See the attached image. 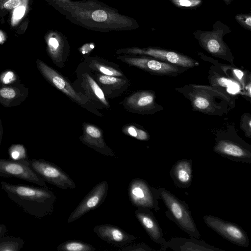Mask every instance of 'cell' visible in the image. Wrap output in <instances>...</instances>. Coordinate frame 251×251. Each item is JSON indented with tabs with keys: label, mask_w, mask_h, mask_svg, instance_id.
<instances>
[{
	"label": "cell",
	"mask_w": 251,
	"mask_h": 251,
	"mask_svg": "<svg viewBox=\"0 0 251 251\" xmlns=\"http://www.w3.org/2000/svg\"><path fill=\"white\" fill-rule=\"evenodd\" d=\"M83 62L94 72L109 76L126 77L118 64L100 57L87 55L84 57Z\"/></svg>",
	"instance_id": "4316f807"
},
{
	"label": "cell",
	"mask_w": 251,
	"mask_h": 251,
	"mask_svg": "<svg viewBox=\"0 0 251 251\" xmlns=\"http://www.w3.org/2000/svg\"><path fill=\"white\" fill-rule=\"evenodd\" d=\"M24 244L20 238L4 235L0 238V251H20Z\"/></svg>",
	"instance_id": "f1b7e54d"
},
{
	"label": "cell",
	"mask_w": 251,
	"mask_h": 251,
	"mask_svg": "<svg viewBox=\"0 0 251 251\" xmlns=\"http://www.w3.org/2000/svg\"><path fill=\"white\" fill-rule=\"evenodd\" d=\"M175 6L183 9H194L199 7L202 0H169Z\"/></svg>",
	"instance_id": "1f68e13d"
},
{
	"label": "cell",
	"mask_w": 251,
	"mask_h": 251,
	"mask_svg": "<svg viewBox=\"0 0 251 251\" xmlns=\"http://www.w3.org/2000/svg\"><path fill=\"white\" fill-rule=\"evenodd\" d=\"M94 232L102 240L108 243L118 246H126L136 240V238L120 227L110 224L95 226Z\"/></svg>",
	"instance_id": "ffe728a7"
},
{
	"label": "cell",
	"mask_w": 251,
	"mask_h": 251,
	"mask_svg": "<svg viewBox=\"0 0 251 251\" xmlns=\"http://www.w3.org/2000/svg\"><path fill=\"white\" fill-rule=\"evenodd\" d=\"M236 21L245 29L251 31V13L238 14L235 16Z\"/></svg>",
	"instance_id": "836d02e7"
},
{
	"label": "cell",
	"mask_w": 251,
	"mask_h": 251,
	"mask_svg": "<svg viewBox=\"0 0 251 251\" xmlns=\"http://www.w3.org/2000/svg\"><path fill=\"white\" fill-rule=\"evenodd\" d=\"M198 55L203 60L211 62L213 65L227 77L238 82L241 85L243 91V96L245 97V88L249 83H251V74L250 72L237 68L234 66V64L219 63L216 62L215 60L208 57L201 52L199 53Z\"/></svg>",
	"instance_id": "484cf974"
},
{
	"label": "cell",
	"mask_w": 251,
	"mask_h": 251,
	"mask_svg": "<svg viewBox=\"0 0 251 251\" xmlns=\"http://www.w3.org/2000/svg\"><path fill=\"white\" fill-rule=\"evenodd\" d=\"M175 89L189 100L194 111L222 116L235 106L236 97L210 85L189 84Z\"/></svg>",
	"instance_id": "7a4b0ae2"
},
{
	"label": "cell",
	"mask_w": 251,
	"mask_h": 251,
	"mask_svg": "<svg viewBox=\"0 0 251 251\" xmlns=\"http://www.w3.org/2000/svg\"><path fill=\"white\" fill-rule=\"evenodd\" d=\"M152 90H140L126 97L122 101L124 108L129 112L140 115H152L163 109L155 100Z\"/></svg>",
	"instance_id": "5bb4252c"
},
{
	"label": "cell",
	"mask_w": 251,
	"mask_h": 251,
	"mask_svg": "<svg viewBox=\"0 0 251 251\" xmlns=\"http://www.w3.org/2000/svg\"><path fill=\"white\" fill-rule=\"evenodd\" d=\"M82 130V134L79 137V139L83 144L104 155L115 156L113 151L106 144L103 132L101 128L93 124L84 123Z\"/></svg>",
	"instance_id": "ac0fdd59"
},
{
	"label": "cell",
	"mask_w": 251,
	"mask_h": 251,
	"mask_svg": "<svg viewBox=\"0 0 251 251\" xmlns=\"http://www.w3.org/2000/svg\"><path fill=\"white\" fill-rule=\"evenodd\" d=\"M122 130L125 134L139 140L148 141L150 139L148 132L136 124H127L123 127Z\"/></svg>",
	"instance_id": "f546056e"
},
{
	"label": "cell",
	"mask_w": 251,
	"mask_h": 251,
	"mask_svg": "<svg viewBox=\"0 0 251 251\" xmlns=\"http://www.w3.org/2000/svg\"><path fill=\"white\" fill-rule=\"evenodd\" d=\"M36 64L43 77L52 86L83 108L96 116H103V115L93 106L88 98L77 91L66 77L40 59L36 60Z\"/></svg>",
	"instance_id": "52a82bcc"
},
{
	"label": "cell",
	"mask_w": 251,
	"mask_h": 251,
	"mask_svg": "<svg viewBox=\"0 0 251 251\" xmlns=\"http://www.w3.org/2000/svg\"><path fill=\"white\" fill-rule=\"evenodd\" d=\"M22 0H0V12L17 8Z\"/></svg>",
	"instance_id": "e575fe53"
},
{
	"label": "cell",
	"mask_w": 251,
	"mask_h": 251,
	"mask_svg": "<svg viewBox=\"0 0 251 251\" xmlns=\"http://www.w3.org/2000/svg\"><path fill=\"white\" fill-rule=\"evenodd\" d=\"M117 58L130 66L155 75L176 76L188 70L148 56L121 54Z\"/></svg>",
	"instance_id": "30bf717a"
},
{
	"label": "cell",
	"mask_w": 251,
	"mask_h": 251,
	"mask_svg": "<svg viewBox=\"0 0 251 251\" xmlns=\"http://www.w3.org/2000/svg\"><path fill=\"white\" fill-rule=\"evenodd\" d=\"M0 187L25 213L37 218L51 214L56 200L54 193L46 187L13 184L1 181Z\"/></svg>",
	"instance_id": "3957f363"
},
{
	"label": "cell",
	"mask_w": 251,
	"mask_h": 251,
	"mask_svg": "<svg viewBox=\"0 0 251 251\" xmlns=\"http://www.w3.org/2000/svg\"><path fill=\"white\" fill-rule=\"evenodd\" d=\"M108 184L102 181L96 185L70 214L68 223H71L100 206L108 194Z\"/></svg>",
	"instance_id": "e0dca14e"
},
{
	"label": "cell",
	"mask_w": 251,
	"mask_h": 251,
	"mask_svg": "<svg viewBox=\"0 0 251 251\" xmlns=\"http://www.w3.org/2000/svg\"><path fill=\"white\" fill-rule=\"evenodd\" d=\"M47 52L53 63L59 68L64 67L70 54L69 41L61 32L48 31L45 35Z\"/></svg>",
	"instance_id": "2e32d148"
},
{
	"label": "cell",
	"mask_w": 251,
	"mask_h": 251,
	"mask_svg": "<svg viewBox=\"0 0 251 251\" xmlns=\"http://www.w3.org/2000/svg\"><path fill=\"white\" fill-rule=\"evenodd\" d=\"M231 32L226 25L217 21L213 24L212 30H196L193 32V36L206 51L215 57L234 64V56L224 40V37Z\"/></svg>",
	"instance_id": "5b68a950"
},
{
	"label": "cell",
	"mask_w": 251,
	"mask_h": 251,
	"mask_svg": "<svg viewBox=\"0 0 251 251\" xmlns=\"http://www.w3.org/2000/svg\"><path fill=\"white\" fill-rule=\"evenodd\" d=\"M6 233V227L4 224H0V238Z\"/></svg>",
	"instance_id": "74e56055"
},
{
	"label": "cell",
	"mask_w": 251,
	"mask_h": 251,
	"mask_svg": "<svg viewBox=\"0 0 251 251\" xmlns=\"http://www.w3.org/2000/svg\"><path fill=\"white\" fill-rule=\"evenodd\" d=\"M168 249L174 251H224L192 237L191 238L172 237L161 245L159 250Z\"/></svg>",
	"instance_id": "44dd1931"
},
{
	"label": "cell",
	"mask_w": 251,
	"mask_h": 251,
	"mask_svg": "<svg viewBox=\"0 0 251 251\" xmlns=\"http://www.w3.org/2000/svg\"><path fill=\"white\" fill-rule=\"evenodd\" d=\"M135 215L152 241L160 245L166 242L162 229L151 209L137 208Z\"/></svg>",
	"instance_id": "7402d4cb"
},
{
	"label": "cell",
	"mask_w": 251,
	"mask_h": 251,
	"mask_svg": "<svg viewBox=\"0 0 251 251\" xmlns=\"http://www.w3.org/2000/svg\"><path fill=\"white\" fill-rule=\"evenodd\" d=\"M60 251H94L96 248L89 244L77 240H71L59 244L56 248Z\"/></svg>",
	"instance_id": "83f0119b"
},
{
	"label": "cell",
	"mask_w": 251,
	"mask_h": 251,
	"mask_svg": "<svg viewBox=\"0 0 251 251\" xmlns=\"http://www.w3.org/2000/svg\"><path fill=\"white\" fill-rule=\"evenodd\" d=\"M128 196L133 205L137 208H147L159 210L160 199L158 188L150 186L144 179H132L128 185Z\"/></svg>",
	"instance_id": "8fae6325"
},
{
	"label": "cell",
	"mask_w": 251,
	"mask_h": 251,
	"mask_svg": "<svg viewBox=\"0 0 251 251\" xmlns=\"http://www.w3.org/2000/svg\"><path fill=\"white\" fill-rule=\"evenodd\" d=\"M213 151L230 160L251 163V145L237 134L233 127L216 132Z\"/></svg>",
	"instance_id": "277c9868"
},
{
	"label": "cell",
	"mask_w": 251,
	"mask_h": 251,
	"mask_svg": "<svg viewBox=\"0 0 251 251\" xmlns=\"http://www.w3.org/2000/svg\"><path fill=\"white\" fill-rule=\"evenodd\" d=\"M116 53L118 54L148 56L188 69L199 65L198 62L189 56L173 50L158 48L128 47L118 49Z\"/></svg>",
	"instance_id": "9c48e42d"
},
{
	"label": "cell",
	"mask_w": 251,
	"mask_h": 251,
	"mask_svg": "<svg viewBox=\"0 0 251 251\" xmlns=\"http://www.w3.org/2000/svg\"><path fill=\"white\" fill-rule=\"evenodd\" d=\"M122 251H152L153 249L144 243L128 245L120 249Z\"/></svg>",
	"instance_id": "d590c367"
},
{
	"label": "cell",
	"mask_w": 251,
	"mask_h": 251,
	"mask_svg": "<svg viewBox=\"0 0 251 251\" xmlns=\"http://www.w3.org/2000/svg\"><path fill=\"white\" fill-rule=\"evenodd\" d=\"M240 128L245 136L251 138V115L248 112L244 113L240 119Z\"/></svg>",
	"instance_id": "d6a6232c"
},
{
	"label": "cell",
	"mask_w": 251,
	"mask_h": 251,
	"mask_svg": "<svg viewBox=\"0 0 251 251\" xmlns=\"http://www.w3.org/2000/svg\"><path fill=\"white\" fill-rule=\"evenodd\" d=\"M52 5L72 23L95 31H128L139 27L135 19L98 0H70Z\"/></svg>",
	"instance_id": "6da1fadb"
},
{
	"label": "cell",
	"mask_w": 251,
	"mask_h": 251,
	"mask_svg": "<svg viewBox=\"0 0 251 251\" xmlns=\"http://www.w3.org/2000/svg\"><path fill=\"white\" fill-rule=\"evenodd\" d=\"M10 159L15 160H26L28 156L24 146L21 144H15L10 146L8 150Z\"/></svg>",
	"instance_id": "4dcf8cb0"
},
{
	"label": "cell",
	"mask_w": 251,
	"mask_h": 251,
	"mask_svg": "<svg viewBox=\"0 0 251 251\" xmlns=\"http://www.w3.org/2000/svg\"><path fill=\"white\" fill-rule=\"evenodd\" d=\"M203 220L206 225L230 242L242 247L249 246V238L245 230L236 224L218 217L206 215Z\"/></svg>",
	"instance_id": "4fadbf2b"
},
{
	"label": "cell",
	"mask_w": 251,
	"mask_h": 251,
	"mask_svg": "<svg viewBox=\"0 0 251 251\" xmlns=\"http://www.w3.org/2000/svg\"><path fill=\"white\" fill-rule=\"evenodd\" d=\"M28 88L22 84L0 86V103L6 107L21 104L27 97Z\"/></svg>",
	"instance_id": "d4e9b609"
},
{
	"label": "cell",
	"mask_w": 251,
	"mask_h": 251,
	"mask_svg": "<svg viewBox=\"0 0 251 251\" xmlns=\"http://www.w3.org/2000/svg\"><path fill=\"white\" fill-rule=\"evenodd\" d=\"M32 170L45 182L60 189H74V181L60 167L43 159L28 160Z\"/></svg>",
	"instance_id": "7c38bea8"
},
{
	"label": "cell",
	"mask_w": 251,
	"mask_h": 251,
	"mask_svg": "<svg viewBox=\"0 0 251 251\" xmlns=\"http://www.w3.org/2000/svg\"><path fill=\"white\" fill-rule=\"evenodd\" d=\"M158 189L159 198L167 208L166 217L189 236L199 239L200 233L186 202L164 188Z\"/></svg>",
	"instance_id": "8992f818"
},
{
	"label": "cell",
	"mask_w": 251,
	"mask_h": 251,
	"mask_svg": "<svg viewBox=\"0 0 251 251\" xmlns=\"http://www.w3.org/2000/svg\"><path fill=\"white\" fill-rule=\"evenodd\" d=\"M170 175L175 186L183 189L189 188L193 179L192 160L177 161L172 167Z\"/></svg>",
	"instance_id": "cb8c5ba5"
},
{
	"label": "cell",
	"mask_w": 251,
	"mask_h": 251,
	"mask_svg": "<svg viewBox=\"0 0 251 251\" xmlns=\"http://www.w3.org/2000/svg\"><path fill=\"white\" fill-rule=\"evenodd\" d=\"M75 73L76 79L72 84L74 88L86 96L97 109H109L108 99L83 62L78 65Z\"/></svg>",
	"instance_id": "ba28073f"
},
{
	"label": "cell",
	"mask_w": 251,
	"mask_h": 251,
	"mask_svg": "<svg viewBox=\"0 0 251 251\" xmlns=\"http://www.w3.org/2000/svg\"><path fill=\"white\" fill-rule=\"evenodd\" d=\"M91 71L93 77L107 99L121 96L127 91L130 86V81L127 77L109 76L92 70Z\"/></svg>",
	"instance_id": "d6986e66"
},
{
	"label": "cell",
	"mask_w": 251,
	"mask_h": 251,
	"mask_svg": "<svg viewBox=\"0 0 251 251\" xmlns=\"http://www.w3.org/2000/svg\"><path fill=\"white\" fill-rule=\"evenodd\" d=\"M2 134H3V128H2V126L1 121L0 119V144L1 142Z\"/></svg>",
	"instance_id": "ab89813d"
},
{
	"label": "cell",
	"mask_w": 251,
	"mask_h": 251,
	"mask_svg": "<svg viewBox=\"0 0 251 251\" xmlns=\"http://www.w3.org/2000/svg\"><path fill=\"white\" fill-rule=\"evenodd\" d=\"M51 5L53 4L67 1L70 0H47Z\"/></svg>",
	"instance_id": "f35d334b"
},
{
	"label": "cell",
	"mask_w": 251,
	"mask_h": 251,
	"mask_svg": "<svg viewBox=\"0 0 251 251\" xmlns=\"http://www.w3.org/2000/svg\"><path fill=\"white\" fill-rule=\"evenodd\" d=\"M0 176L15 177L47 187L46 182L32 170L28 159H0Z\"/></svg>",
	"instance_id": "9a60e30c"
},
{
	"label": "cell",
	"mask_w": 251,
	"mask_h": 251,
	"mask_svg": "<svg viewBox=\"0 0 251 251\" xmlns=\"http://www.w3.org/2000/svg\"><path fill=\"white\" fill-rule=\"evenodd\" d=\"M94 48L93 44H86L79 49V52L83 54H88Z\"/></svg>",
	"instance_id": "8d00e7d4"
},
{
	"label": "cell",
	"mask_w": 251,
	"mask_h": 251,
	"mask_svg": "<svg viewBox=\"0 0 251 251\" xmlns=\"http://www.w3.org/2000/svg\"><path fill=\"white\" fill-rule=\"evenodd\" d=\"M210 85L221 89L227 94L236 97L243 96L241 85L236 80L227 77L214 65L211 66L207 76Z\"/></svg>",
	"instance_id": "603a6c76"
},
{
	"label": "cell",
	"mask_w": 251,
	"mask_h": 251,
	"mask_svg": "<svg viewBox=\"0 0 251 251\" xmlns=\"http://www.w3.org/2000/svg\"><path fill=\"white\" fill-rule=\"evenodd\" d=\"M226 5H229L232 2L233 0H223Z\"/></svg>",
	"instance_id": "60d3db41"
}]
</instances>
